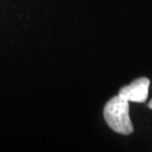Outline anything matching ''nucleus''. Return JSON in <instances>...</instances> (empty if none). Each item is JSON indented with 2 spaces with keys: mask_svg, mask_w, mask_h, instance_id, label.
I'll return each instance as SVG.
<instances>
[{
  "mask_svg": "<svg viewBox=\"0 0 152 152\" xmlns=\"http://www.w3.org/2000/svg\"><path fill=\"white\" fill-rule=\"evenodd\" d=\"M104 118L109 126L115 132L127 135L133 132V126L129 118V101L118 95L106 104Z\"/></svg>",
  "mask_w": 152,
  "mask_h": 152,
  "instance_id": "f257e3e1",
  "label": "nucleus"
},
{
  "mask_svg": "<svg viewBox=\"0 0 152 152\" xmlns=\"http://www.w3.org/2000/svg\"><path fill=\"white\" fill-rule=\"evenodd\" d=\"M150 81L146 77H141L132 82L127 86L123 87L118 92V96L129 102L142 103L148 97Z\"/></svg>",
  "mask_w": 152,
  "mask_h": 152,
  "instance_id": "f03ea898",
  "label": "nucleus"
},
{
  "mask_svg": "<svg viewBox=\"0 0 152 152\" xmlns=\"http://www.w3.org/2000/svg\"><path fill=\"white\" fill-rule=\"evenodd\" d=\"M148 107H149L150 109H152V100H151L149 103H148Z\"/></svg>",
  "mask_w": 152,
  "mask_h": 152,
  "instance_id": "7ed1b4c3",
  "label": "nucleus"
}]
</instances>
